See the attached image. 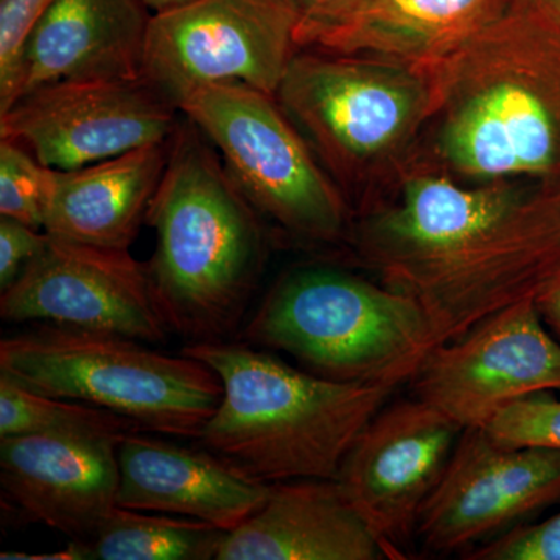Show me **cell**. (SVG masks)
<instances>
[{"mask_svg": "<svg viewBox=\"0 0 560 560\" xmlns=\"http://www.w3.org/2000/svg\"><path fill=\"white\" fill-rule=\"evenodd\" d=\"M558 501V448L510 447L485 429H467L420 511L416 536L430 551H459Z\"/></svg>", "mask_w": 560, "mask_h": 560, "instance_id": "obj_14", "label": "cell"}, {"mask_svg": "<svg viewBox=\"0 0 560 560\" xmlns=\"http://www.w3.org/2000/svg\"><path fill=\"white\" fill-rule=\"evenodd\" d=\"M434 151L464 183L560 178V0H508L485 27L418 66Z\"/></svg>", "mask_w": 560, "mask_h": 560, "instance_id": "obj_2", "label": "cell"}, {"mask_svg": "<svg viewBox=\"0 0 560 560\" xmlns=\"http://www.w3.org/2000/svg\"><path fill=\"white\" fill-rule=\"evenodd\" d=\"M559 190H560V178H559Z\"/></svg>", "mask_w": 560, "mask_h": 560, "instance_id": "obj_31", "label": "cell"}, {"mask_svg": "<svg viewBox=\"0 0 560 560\" xmlns=\"http://www.w3.org/2000/svg\"><path fill=\"white\" fill-rule=\"evenodd\" d=\"M179 113L219 151L261 219L305 245L348 241L352 215L341 187L275 95L210 86L180 103Z\"/></svg>", "mask_w": 560, "mask_h": 560, "instance_id": "obj_8", "label": "cell"}, {"mask_svg": "<svg viewBox=\"0 0 560 560\" xmlns=\"http://www.w3.org/2000/svg\"><path fill=\"white\" fill-rule=\"evenodd\" d=\"M0 318L109 331L151 345L172 335L147 264L136 260L130 249L83 245L50 234L21 278L0 294Z\"/></svg>", "mask_w": 560, "mask_h": 560, "instance_id": "obj_12", "label": "cell"}, {"mask_svg": "<svg viewBox=\"0 0 560 560\" xmlns=\"http://www.w3.org/2000/svg\"><path fill=\"white\" fill-rule=\"evenodd\" d=\"M142 342L43 324L0 341V374L46 396L105 408L149 433L197 440L220 407L223 383L201 360Z\"/></svg>", "mask_w": 560, "mask_h": 560, "instance_id": "obj_6", "label": "cell"}, {"mask_svg": "<svg viewBox=\"0 0 560 560\" xmlns=\"http://www.w3.org/2000/svg\"><path fill=\"white\" fill-rule=\"evenodd\" d=\"M508 0H363L331 24L301 28V49L423 66L485 27Z\"/></svg>", "mask_w": 560, "mask_h": 560, "instance_id": "obj_19", "label": "cell"}, {"mask_svg": "<svg viewBox=\"0 0 560 560\" xmlns=\"http://www.w3.org/2000/svg\"><path fill=\"white\" fill-rule=\"evenodd\" d=\"M293 0H195L153 14L142 80L179 109L195 92L243 86L275 95L301 50Z\"/></svg>", "mask_w": 560, "mask_h": 560, "instance_id": "obj_9", "label": "cell"}, {"mask_svg": "<svg viewBox=\"0 0 560 560\" xmlns=\"http://www.w3.org/2000/svg\"><path fill=\"white\" fill-rule=\"evenodd\" d=\"M183 353L223 383L220 407L195 441L268 485L335 480L361 430L396 389L329 381L243 341L191 342Z\"/></svg>", "mask_w": 560, "mask_h": 560, "instance_id": "obj_4", "label": "cell"}, {"mask_svg": "<svg viewBox=\"0 0 560 560\" xmlns=\"http://www.w3.org/2000/svg\"><path fill=\"white\" fill-rule=\"evenodd\" d=\"M178 113L143 80L58 81L0 114V139L20 143L54 171H77L168 142Z\"/></svg>", "mask_w": 560, "mask_h": 560, "instance_id": "obj_10", "label": "cell"}, {"mask_svg": "<svg viewBox=\"0 0 560 560\" xmlns=\"http://www.w3.org/2000/svg\"><path fill=\"white\" fill-rule=\"evenodd\" d=\"M510 447H548L560 451V399L550 390L508 405L485 429Z\"/></svg>", "mask_w": 560, "mask_h": 560, "instance_id": "obj_24", "label": "cell"}, {"mask_svg": "<svg viewBox=\"0 0 560 560\" xmlns=\"http://www.w3.org/2000/svg\"><path fill=\"white\" fill-rule=\"evenodd\" d=\"M119 442L81 434L0 438V485L28 521L88 544L117 508Z\"/></svg>", "mask_w": 560, "mask_h": 560, "instance_id": "obj_15", "label": "cell"}, {"mask_svg": "<svg viewBox=\"0 0 560 560\" xmlns=\"http://www.w3.org/2000/svg\"><path fill=\"white\" fill-rule=\"evenodd\" d=\"M416 397L463 430L486 429L508 405L560 389V341L536 301L482 320L459 340L434 346L412 377Z\"/></svg>", "mask_w": 560, "mask_h": 560, "instance_id": "obj_11", "label": "cell"}, {"mask_svg": "<svg viewBox=\"0 0 560 560\" xmlns=\"http://www.w3.org/2000/svg\"><path fill=\"white\" fill-rule=\"evenodd\" d=\"M151 18L143 0H54L28 40L16 102L58 81L142 80Z\"/></svg>", "mask_w": 560, "mask_h": 560, "instance_id": "obj_17", "label": "cell"}, {"mask_svg": "<svg viewBox=\"0 0 560 560\" xmlns=\"http://www.w3.org/2000/svg\"><path fill=\"white\" fill-rule=\"evenodd\" d=\"M363 0H293L301 11V28L318 27L342 20Z\"/></svg>", "mask_w": 560, "mask_h": 560, "instance_id": "obj_28", "label": "cell"}, {"mask_svg": "<svg viewBox=\"0 0 560 560\" xmlns=\"http://www.w3.org/2000/svg\"><path fill=\"white\" fill-rule=\"evenodd\" d=\"M145 221L156 234L147 270L168 329L189 345L230 340L264 271L267 234L219 151L187 117L168 142Z\"/></svg>", "mask_w": 560, "mask_h": 560, "instance_id": "obj_3", "label": "cell"}, {"mask_svg": "<svg viewBox=\"0 0 560 560\" xmlns=\"http://www.w3.org/2000/svg\"><path fill=\"white\" fill-rule=\"evenodd\" d=\"M537 311L560 340V261L536 296Z\"/></svg>", "mask_w": 560, "mask_h": 560, "instance_id": "obj_29", "label": "cell"}, {"mask_svg": "<svg viewBox=\"0 0 560 560\" xmlns=\"http://www.w3.org/2000/svg\"><path fill=\"white\" fill-rule=\"evenodd\" d=\"M0 217L44 231L54 168L9 139H0Z\"/></svg>", "mask_w": 560, "mask_h": 560, "instance_id": "obj_23", "label": "cell"}, {"mask_svg": "<svg viewBox=\"0 0 560 560\" xmlns=\"http://www.w3.org/2000/svg\"><path fill=\"white\" fill-rule=\"evenodd\" d=\"M143 2L149 7L151 13L156 14L164 13V11L179 9V7L195 2V0H143Z\"/></svg>", "mask_w": 560, "mask_h": 560, "instance_id": "obj_30", "label": "cell"}, {"mask_svg": "<svg viewBox=\"0 0 560 560\" xmlns=\"http://www.w3.org/2000/svg\"><path fill=\"white\" fill-rule=\"evenodd\" d=\"M132 431L117 445V506L194 518L231 533L259 510L271 485L253 480L206 448Z\"/></svg>", "mask_w": 560, "mask_h": 560, "instance_id": "obj_16", "label": "cell"}, {"mask_svg": "<svg viewBox=\"0 0 560 560\" xmlns=\"http://www.w3.org/2000/svg\"><path fill=\"white\" fill-rule=\"evenodd\" d=\"M226 534L194 518L117 506L86 547L90 560H210Z\"/></svg>", "mask_w": 560, "mask_h": 560, "instance_id": "obj_21", "label": "cell"}, {"mask_svg": "<svg viewBox=\"0 0 560 560\" xmlns=\"http://www.w3.org/2000/svg\"><path fill=\"white\" fill-rule=\"evenodd\" d=\"M49 234L21 221L0 217V293L21 278L46 246Z\"/></svg>", "mask_w": 560, "mask_h": 560, "instance_id": "obj_27", "label": "cell"}, {"mask_svg": "<svg viewBox=\"0 0 560 560\" xmlns=\"http://www.w3.org/2000/svg\"><path fill=\"white\" fill-rule=\"evenodd\" d=\"M51 3L54 0H0V114L16 102L28 40Z\"/></svg>", "mask_w": 560, "mask_h": 560, "instance_id": "obj_25", "label": "cell"}, {"mask_svg": "<svg viewBox=\"0 0 560 560\" xmlns=\"http://www.w3.org/2000/svg\"><path fill=\"white\" fill-rule=\"evenodd\" d=\"M463 429L418 399L383 407L361 430L338 470V485L388 558L418 530L420 511L447 469Z\"/></svg>", "mask_w": 560, "mask_h": 560, "instance_id": "obj_13", "label": "cell"}, {"mask_svg": "<svg viewBox=\"0 0 560 560\" xmlns=\"http://www.w3.org/2000/svg\"><path fill=\"white\" fill-rule=\"evenodd\" d=\"M388 558L337 480L272 482L259 510L221 541L217 560Z\"/></svg>", "mask_w": 560, "mask_h": 560, "instance_id": "obj_18", "label": "cell"}, {"mask_svg": "<svg viewBox=\"0 0 560 560\" xmlns=\"http://www.w3.org/2000/svg\"><path fill=\"white\" fill-rule=\"evenodd\" d=\"M238 340L285 352L335 382H410L436 346L411 298L331 265H304L268 291Z\"/></svg>", "mask_w": 560, "mask_h": 560, "instance_id": "obj_5", "label": "cell"}, {"mask_svg": "<svg viewBox=\"0 0 560 560\" xmlns=\"http://www.w3.org/2000/svg\"><path fill=\"white\" fill-rule=\"evenodd\" d=\"M168 142L54 171L44 231L83 245L130 249L167 165Z\"/></svg>", "mask_w": 560, "mask_h": 560, "instance_id": "obj_20", "label": "cell"}, {"mask_svg": "<svg viewBox=\"0 0 560 560\" xmlns=\"http://www.w3.org/2000/svg\"><path fill=\"white\" fill-rule=\"evenodd\" d=\"M470 560H560V512L536 525L504 530L466 556Z\"/></svg>", "mask_w": 560, "mask_h": 560, "instance_id": "obj_26", "label": "cell"}, {"mask_svg": "<svg viewBox=\"0 0 560 560\" xmlns=\"http://www.w3.org/2000/svg\"><path fill=\"white\" fill-rule=\"evenodd\" d=\"M143 431L135 420L84 401L46 396L0 374V438L81 434L121 440Z\"/></svg>", "mask_w": 560, "mask_h": 560, "instance_id": "obj_22", "label": "cell"}, {"mask_svg": "<svg viewBox=\"0 0 560 560\" xmlns=\"http://www.w3.org/2000/svg\"><path fill=\"white\" fill-rule=\"evenodd\" d=\"M276 98L341 190L404 167L433 116L422 69L370 55L301 49Z\"/></svg>", "mask_w": 560, "mask_h": 560, "instance_id": "obj_7", "label": "cell"}, {"mask_svg": "<svg viewBox=\"0 0 560 560\" xmlns=\"http://www.w3.org/2000/svg\"><path fill=\"white\" fill-rule=\"evenodd\" d=\"M393 202L350 228L357 259L411 298L436 346L536 300L560 261L559 180L464 183L442 167L400 168Z\"/></svg>", "mask_w": 560, "mask_h": 560, "instance_id": "obj_1", "label": "cell"}]
</instances>
